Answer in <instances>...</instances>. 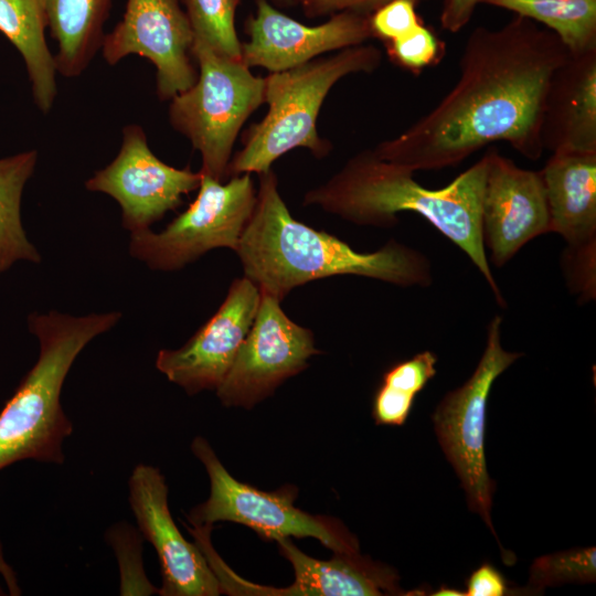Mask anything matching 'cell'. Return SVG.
<instances>
[{"label":"cell","mask_w":596,"mask_h":596,"mask_svg":"<svg viewBox=\"0 0 596 596\" xmlns=\"http://www.w3.org/2000/svg\"><path fill=\"white\" fill-rule=\"evenodd\" d=\"M568 54L554 32L521 15L498 29L477 26L465 42L454 87L374 151L413 172L455 167L496 141L538 160L550 81Z\"/></svg>","instance_id":"1"},{"label":"cell","mask_w":596,"mask_h":596,"mask_svg":"<svg viewBox=\"0 0 596 596\" xmlns=\"http://www.w3.org/2000/svg\"><path fill=\"white\" fill-rule=\"evenodd\" d=\"M487 164L485 153L446 187L427 189L412 170L382 159L374 149H364L324 183L307 191L302 204L317 205L356 225L383 228L395 226L401 212L423 216L470 258L504 307L481 231Z\"/></svg>","instance_id":"2"},{"label":"cell","mask_w":596,"mask_h":596,"mask_svg":"<svg viewBox=\"0 0 596 596\" xmlns=\"http://www.w3.org/2000/svg\"><path fill=\"white\" fill-rule=\"evenodd\" d=\"M258 178L255 207L235 252L244 276L262 294L281 301L298 286L338 275L403 287L432 284V265L423 253L395 240L372 253L356 252L337 236L295 220L272 169Z\"/></svg>","instance_id":"3"},{"label":"cell","mask_w":596,"mask_h":596,"mask_svg":"<svg viewBox=\"0 0 596 596\" xmlns=\"http://www.w3.org/2000/svg\"><path fill=\"white\" fill-rule=\"evenodd\" d=\"M120 318L118 311L75 317L52 310L29 316V330L38 338L40 352L0 412V470L26 459L64 461L62 444L73 432L61 405L64 381L83 349ZM0 574L8 587L17 585L1 544Z\"/></svg>","instance_id":"4"},{"label":"cell","mask_w":596,"mask_h":596,"mask_svg":"<svg viewBox=\"0 0 596 596\" xmlns=\"http://www.w3.org/2000/svg\"><path fill=\"white\" fill-rule=\"evenodd\" d=\"M382 57L380 47L363 43L270 73L265 77L264 92L268 111L244 135L242 149L227 166L226 179L266 173L278 158L296 148L308 149L318 159L328 156L332 145L317 129L326 97L341 78L376 71Z\"/></svg>","instance_id":"5"},{"label":"cell","mask_w":596,"mask_h":596,"mask_svg":"<svg viewBox=\"0 0 596 596\" xmlns=\"http://www.w3.org/2000/svg\"><path fill=\"white\" fill-rule=\"evenodd\" d=\"M195 83L170 99L169 121L202 158L201 172L223 182L235 140L248 117L264 104L265 77L242 60L193 40Z\"/></svg>","instance_id":"6"},{"label":"cell","mask_w":596,"mask_h":596,"mask_svg":"<svg viewBox=\"0 0 596 596\" xmlns=\"http://www.w3.org/2000/svg\"><path fill=\"white\" fill-rule=\"evenodd\" d=\"M191 449L210 479L209 498L187 514L192 526L230 521L251 528L263 540L313 538L333 552H359L358 539L342 522L310 514L295 505L298 494L295 486L287 485L273 492L259 490L232 477L203 437H195Z\"/></svg>","instance_id":"7"},{"label":"cell","mask_w":596,"mask_h":596,"mask_svg":"<svg viewBox=\"0 0 596 596\" xmlns=\"http://www.w3.org/2000/svg\"><path fill=\"white\" fill-rule=\"evenodd\" d=\"M198 190L194 201L163 231L131 233L130 255L151 269L172 272L213 248L236 251L256 203L251 173L223 183L201 172Z\"/></svg>","instance_id":"8"},{"label":"cell","mask_w":596,"mask_h":596,"mask_svg":"<svg viewBox=\"0 0 596 596\" xmlns=\"http://www.w3.org/2000/svg\"><path fill=\"white\" fill-rule=\"evenodd\" d=\"M501 322L500 316L492 318L475 372L464 385L445 395L432 416L443 451L466 491L468 507L481 515L494 535L490 509L496 485L485 456L487 402L497 377L522 355L502 348Z\"/></svg>","instance_id":"9"},{"label":"cell","mask_w":596,"mask_h":596,"mask_svg":"<svg viewBox=\"0 0 596 596\" xmlns=\"http://www.w3.org/2000/svg\"><path fill=\"white\" fill-rule=\"evenodd\" d=\"M321 353L311 330L294 322L280 300L260 292L253 324L216 394L225 406L251 408Z\"/></svg>","instance_id":"10"},{"label":"cell","mask_w":596,"mask_h":596,"mask_svg":"<svg viewBox=\"0 0 596 596\" xmlns=\"http://www.w3.org/2000/svg\"><path fill=\"white\" fill-rule=\"evenodd\" d=\"M200 182V171L161 161L151 151L145 130L134 124L124 127L115 159L96 171L85 188L111 196L121 209L124 228L134 233L150 228L180 206L182 196L198 190Z\"/></svg>","instance_id":"11"},{"label":"cell","mask_w":596,"mask_h":596,"mask_svg":"<svg viewBox=\"0 0 596 596\" xmlns=\"http://www.w3.org/2000/svg\"><path fill=\"white\" fill-rule=\"evenodd\" d=\"M180 0H127L124 17L104 35L102 54L109 65L137 54L156 68V94L162 102L190 88L198 78L192 62L194 35Z\"/></svg>","instance_id":"12"},{"label":"cell","mask_w":596,"mask_h":596,"mask_svg":"<svg viewBox=\"0 0 596 596\" xmlns=\"http://www.w3.org/2000/svg\"><path fill=\"white\" fill-rule=\"evenodd\" d=\"M260 300L256 284L234 279L216 312L179 349L160 350L157 369L190 395L216 390L255 319Z\"/></svg>","instance_id":"13"},{"label":"cell","mask_w":596,"mask_h":596,"mask_svg":"<svg viewBox=\"0 0 596 596\" xmlns=\"http://www.w3.org/2000/svg\"><path fill=\"white\" fill-rule=\"evenodd\" d=\"M129 503L142 536L157 552L162 596H217L221 586L201 549L177 528L168 486L158 468L139 464L128 481Z\"/></svg>","instance_id":"14"},{"label":"cell","mask_w":596,"mask_h":596,"mask_svg":"<svg viewBox=\"0 0 596 596\" xmlns=\"http://www.w3.org/2000/svg\"><path fill=\"white\" fill-rule=\"evenodd\" d=\"M486 156L482 240L491 263L501 267L529 241L550 232V213L540 171L518 167L494 147Z\"/></svg>","instance_id":"15"},{"label":"cell","mask_w":596,"mask_h":596,"mask_svg":"<svg viewBox=\"0 0 596 596\" xmlns=\"http://www.w3.org/2000/svg\"><path fill=\"white\" fill-rule=\"evenodd\" d=\"M255 1L256 12L244 25L248 41L241 47V60L249 68L286 71L373 38L370 15L339 12L322 24L309 26L278 11L267 0Z\"/></svg>","instance_id":"16"},{"label":"cell","mask_w":596,"mask_h":596,"mask_svg":"<svg viewBox=\"0 0 596 596\" xmlns=\"http://www.w3.org/2000/svg\"><path fill=\"white\" fill-rule=\"evenodd\" d=\"M295 574L284 588L251 584L249 595L379 596L411 595L398 586L396 572L356 553L333 552L330 560H317L301 552L289 538L276 541Z\"/></svg>","instance_id":"17"},{"label":"cell","mask_w":596,"mask_h":596,"mask_svg":"<svg viewBox=\"0 0 596 596\" xmlns=\"http://www.w3.org/2000/svg\"><path fill=\"white\" fill-rule=\"evenodd\" d=\"M544 150L596 151V50L568 54L554 71L544 100Z\"/></svg>","instance_id":"18"},{"label":"cell","mask_w":596,"mask_h":596,"mask_svg":"<svg viewBox=\"0 0 596 596\" xmlns=\"http://www.w3.org/2000/svg\"><path fill=\"white\" fill-rule=\"evenodd\" d=\"M550 232L567 243L566 254L596 251V151H555L540 171Z\"/></svg>","instance_id":"19"},{"label":"cell","mask_w":596,"mask_h":596,"mask_svg":"<svg viewBox=\"0 0 596 596\" xmlns=\"http://www.w3.org/2000/svg\"><path fill=\"white\" fill-rule=\"evenodd\" d=\"M46 25L56 43V71L79 76L100 50L113 0H42Z\"/></svg>","instance_id":"20"},{"label":"cell","mask_w":596,"mask_h":596,"mask_svg":"<svg viewBox=\"0 0 596 596\" xmlns=\"http://www.w3.org/2000/svg\"><path fill=\"white\" fill-rule=\"evenodd\" d=\"M45 29L42 0H0V32L21 54L33 100L43 114L52 109L57 94V71Z\"/></svg>","instance_id":"21"},{"label":"cell","mask_w":596,"mask_h":596,"mask_svg":"<svg viewBox=\"0 0 596 596\" xmlns=\"http://www.w3.org/2000/svg\"><path fill=\"white\" fill-rule=\"evenodd\" d=\"M36 160V150L0 159V273L20 259L41 262L21 221L22 192L34 172Z\"/></svg>","instance_id":"22"},{"label":"cell","mask_w":596,"mask_h":596,"mask_svg":"<svg viewBox=\"0 0 596 596\" xmlns=\"http://www.w3.org/2000/svg\"><path fill=\"white\" fill-rule=\"evenodd\" d=\"M544 24L571 54L596 50V0H486Z\"/></svg>","instance_id":"23"},{"label":"cell","mask_w":596,"mask_h":596,"mask_svg":"<svg viewBox=\"0 0 596 596\" xmlns=\"http://www.w3.org/2000/svg\"><path fill=\"white\" fill-rule=\"evenodd\" d=\"M436 355L423 351L390 368L376 390L372 416L379 425L400 426L405 423L415 396L436 374Z\"/></svg>","instance_id":"24"},{"label":"cell","mask_w":596,"mask_h":596,"mask_svg":"<svg viewBox=\"0 0 596 596\" xmlns=\"http://www.w3.org/2000/svg\"><path fill=\"white\" fill-rule=\"evenodd\" d=\"M184 6L194 40L222 55L241 58L242 42L235 29L241 0H180Z\"/></svg>","instance_id":"25"},{"label":"cell","mask_w":596,"mask_h":596,"mask_svg":"<svg viewBox=\"0 0 596 596\" xmlns=\"http://www.w3.org/2000/svg\"><path fill=\"white\" fill-rule=\"evenodd\" d=\"M595 547L573 549L536 558L530 568L529 592L561 583H590L596 576Z\"/></svg>","instance_id":"26"},{"label":"cell","mask_w":596,"mask_h":596,"mask_svg":"<svg viewBox=\"0 0 596 596\" xmlns=\"http://www.w3.org/2000/svg\"><path fill=\"white\" fill-rule=\"evenodd\" d=\"M387 53L398 66L413 73L435 65L444 53V43L435 32L424 23L406 35L387 42Z\"/></svg>","instance_id":"27"},{"label":"cell","mask_w":596,"mask_h":596,"mask_svg":"<svg viewBox=\"0 0 596 596\" xmlns=\"http://www.w3.org/2000/svg\"><path fill=\"white\" fill-rule=\"evenodd\" d=\"M414 0H392L370 15L373 38L385 42L397 40L413 31L422 22Z\"/></svg>","instance_id":"28"},{"label":"cell","mask_w":596,"mask_h":596,"mask_svg":"<svg viewBox=\"0 0 596 596\" xmlns=\"http://www.w3.org/2000/svg\"><path fill=\"white\" fill-rule=\"evenodd\" d=\"M392 0H299L307 18L332 15L339 12H353L371 15ZM417 4L423 0H414Z\"/></svg>","instance_id":"29"},{"label":"cell","mask_w":596,"mask_h":596,"mask_svg":"<svg viewBox=\"0 0 596 596\" xmlns=\"http://www.w3.org/2000/svg\"><path fill=\"white\" fill-rule=\"evenodd\" d=\"M507 590L503 576L493 566L485 563L469 576L465 596H502Z\"/></svg>","instance_id":"30"},{"label":"cell","mask_w":596,"mask_h":596,"mask_svg":"<svg viewBox=\"0 0 596 596\" xmlns=\"http://www.w3.org/2000/svg\"><path fill=\"white\" fill-rule=\"evenodd\" d=\"M486 0H444L440 25L450 33L461 31L471 20L476 8Z\"/></svg>","instance_id":"31"},{"label":"cell","mask_w":596,"mask_h":596,"mask_svg":"<svg viewBox=\"0 0 596 596\" xmlns=\"http://www.w3.org/2000/svg\"><path fill=\"white\" fill-rule=\"evenodd\" d=\"M434 596H465V593H461L458 589L440 587L435 593H432Z\"/></svg>","instance_id":"32"},{"label":"cell","mask_w":596,"mask_h":596,"mask_svg":"<svg viewBox=\"0 0 596 596\" xmlns=\"http://www.w3.org/2000/svg\"><path fill=\"white\" fill-rule=\"evenodd\" d=\"M272 2L278 8H292L299 4V0H272Z\"/></svg>","instance_id":"33"},{"label":"cell","mask_w":596,"mask_h":596,"mask_svg":"<svg viewBox=\"0 0 596 596\" xmlns=\"http://www.w3.org/2000/svg\"><path fill=\"white\" fill-rule=\"evenodd\" d=\"M3 594H4V593H3V589H2L1 586H0V595H3Z\"/></svg>","instance_id":"34"}]
</instances>
